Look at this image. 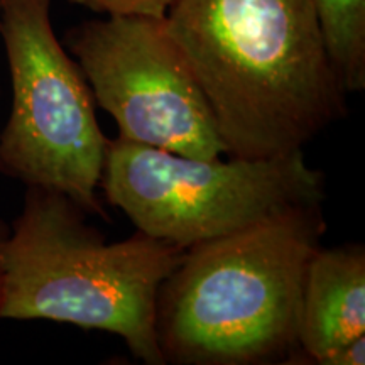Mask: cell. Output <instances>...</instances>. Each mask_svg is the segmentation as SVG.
<instances>
[{"label":"cell","mask_w":365,"mask_h":365,"mask_svg":"<svg viewBox=\"0 0 365 365\" xmlns=\"http://www.w3.org/2000/svg\"><path fill=\"white\" fill-rule=\"evenodd\" d=\"M86 217L61 191L27 186L4 247L0 318L113 333L135 359L164 365L156 301L185 250L140 230L107 244Z\"/></svg>","instance_id":"obj_3"},{"label":"cell","mask_w":365,"mask_h":365,"mask_svg":"<svg viewBox=\"0 0 365 365\" xmlns=\"http://www.w3.org/2000/svg\"><path fill=\"white\" fill-rule=\"evenodd\" d=\"M330 63L346 93L365 88V0H313Z\"/></svg>","instance_id":"obj_8"},{"label":"cell","mask_w":365,"mask_h":365,"mask_svg":"<svg viewBox=\"0 0 365 365\" xmlns=\"http://www.w3.org/2000/svg\"><path fill=\"white\" fill-rule=\"evenodd\" d=\"M164 22L227 156L303 150L346 115L313 0H171Z\"/></svg>","instance_id":"obj_1"},{"label":"cell","mask_w":365,"mask_h":365,"mask_svg":"<svg viewBox=\"0 0 365 365\" xmlns=\"http://www.w3.org/2000/svg\"><path fill=\"white\" fill-rule=\"evenodd\" d=\"M318 365H364L365 364V335L359 336L346 345L323 355Z\"/></svg>","instance_id":"obj_10"},{"label":"cell","mask_w":365,"mask_h":365,"mask_svg":"<svg viewBox=\"0 0 365 365\" xmlns=\"http://www.w3.org/2000/svg\"><path fill=\"white\" fill-rule=\"evenodd\" d=\"M365 335V249L352 244L314 250L301 296L294 364L323 355Z\"/></svg>","instance_id":"obj_7"},{"label":"cell","mask_w":365,"mask_h":365,"mask_svg":"<svg viewBox=\"0 0 365 365\" xmlns=\"http://www.w3.org/2000/svg\"><path fill=\"white\" fill-rule=\"evenodd\" d=\"M100 188L137 230L186 250L325 200L303 150L276 158H191L108 139Z\"/></svg>","instance_id":"obj_4"},{"label":"cell","mask_w":365,"mask_h":365,"mask_svg":"<svg viewBox=\"0 0 365 365\" xmlns=\"http://www.w3.org/2000/svg\"><path fill=\"white\" fill-rule=\"evenodd\" d=\"M51 0H0V36L12 81V108L0 134V173L61 191L88 215L107 217L97 191L108 137L75 59L54 34Z\"/></svg>","instance_id":"obj_5"},{"label":"cell","mask_w":365,"mask_h":365,"mask_svg":"<svg viewBox=\"0 0 365 365\" xmlns=\"http://www.w3.org/2000/svg\"><path fill=\"white\" fill-rule=\"evenodd\" d=\"M95 105L118 137L191 158L225 154L215 120L164 17L112 14L66 34Z\"/></svg>","instance_id":"obj_6"},{"label":"cell","mask_w":365,"mask_h":365,"mask_svg":"<svg viewBox=\"0 0 365 365\" xmlns=\"http://www.w3.org/2000/svg\"><path fill=\"white\" fill-rule=\"evenodd\" d=\"M97 14H134V16L164 17L171 0H70Z\"/></svg>","instance_id":"obj_9"},{"label":"cell","mask_w":365,"mask_h":365,"mask_svg":"<svg viewBox=\"0 0 365 365\" xmlns=\"http://www.w3.org/2000/svg\"><path fill=\"white\" fill-rule=\"evenodd\" d=\"M11 234V225L0 220V304H2V287H4V247H6L7 237Z\"/></svg>","instance_id":"obj_11"},{"label":"cell","mask_w":365,"mask_h":365,"mask_svg":"<svg viewBox=\"0 0 365 365\" xmlns=\"http://www.w3.org/2000/svg\"><path fill=\"white\" fill-rule=\"evenodd\" d=\"M325 232L322 205H304L186 249L158 293L164 362L294 364L304 276Z\"/></svg>","instance_id":"obj_2"}]
</instances>
